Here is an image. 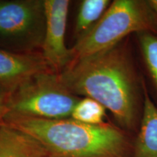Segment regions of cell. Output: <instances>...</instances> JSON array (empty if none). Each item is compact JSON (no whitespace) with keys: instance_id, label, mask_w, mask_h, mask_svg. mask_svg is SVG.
I'll use <instances>...</instances> for the list:
<instances>
[{"instance_id":"cell-1","label":"cell","mask_w":157,"mask_h":157,"mask_svg":"<svg viewBox=\"0 0 157 157\" xmlns=\"http://www.w3.org/2000/svg\"><path fill=\"white\" fill-rule=\"evenodd\" d=\"M58 75L74 95L93 98L109 110L120 128L129 133L138 130L143 80L137 75L127 38L71 63Z\"/></svg>"},{"instance_id":"cell-2","label":"cell","mask_w":157,"mask_h":157,"mask_svg":"<svg viewBox=\"0 0 157 157\" xmlns=\"http://www.w3.org/2000/svg\"><path fill=\"white\" fill-rule=\"evenodd\" d=\"M3 124L34 137L48 157H132L129 133L109 123L90 125L71 118L42 119L6 117Z\"/></svg>"},{"instance_id":"cell-3","label":"cell","mask_w":157,"mask_h":157,"mask_svg":"<svg viewBox=\"0 0 157 157\" xmlns=\"http://www.w3.org/2000/svg\"><path fill=\"white\" fill-rule=\"evenodd\" d=\"M144 31L157 34V21L148 2L114 0L91 30L71 48V63L112 48L132 33Z\"/></svg>"},{"instance_id":"cell-4","label":"cell","mask_w":157,"mask_h":157,"mask_svg":"<svg viewBox=\"0 0 157 157\" xmlns=\"http://www.w3.org/2000/svg\"><path fill=\"white\" fill-rule=\"evenodd\" d=\"M81 98L65 87L58 74L45 71L30 76L7 93L5 118L67 119Z\"/></svg>"},{"instance_id":"cell-5","label":"cell","mask_w":157,"mask_h":157,"mask_svg":"<svg viewBox=\"0 0 157 157\" xmlns=\"http://www.w3.org/2000/svg\"><path fill=\"white\" fill-rule=\"evenodd\" d=\"M46 17L44 0H0V49L18 54L41 52Z\"/></svg>"},{"instance_id":"cell-6","label":"cell","mask_w":157,"mask_h":157,"mask_svg":"<svg viewBox=\"0 0 157 157\" xmlns=\"http://www.w3.org/2000/svg\"><path fill=\"white\" fill-rule=\"evenodd\" d=\"M46 26L41 50L50 70L60 74L72 61L71 48L66 45V29L70 1L44 0Z\"/></svg>"},{"instance_id":"cell-7","label":"cell","mask_w":157,"mask_h":157,"mask_svg":"<svg viewBox=\"0 0 157 157\" xmlns=\"http://www.w3.org/2000/svg\"><path fill=\"white\" fill-rule=\"evenodd\" d=\"M49 70L41 52L18 54L0 49V87L7 93L34 74Z\"/></svg>"},{"instance_id":"cell-8","label":"cell","mask_w":157,"mask_h":157,"mask_svg":"<svg viewBox=\"0 0 157 157\" xmlns=\"http://www.w3.org/2000/svg\"><path fill=\"white\" fill-rule=\"evenodd\" d=\"M143 111L132 157H157V107L151 101L144 81Z\"/></svg>"},{"instance_id":"cell-9","label":"cell","mask_w":157,"mask_h":157,"mask_svg":"<svg viewBox=\"0 0 157 157\" xmlns=\"http://www.w3.org/2000/svg\"><path fill=\"white\" fill-rule=\"evenodd\" d=\"M0 157H48L34 137L13 127L0 126Z\"/></svg>"},{"instance_id":"cell-10","label":"cell","mask_w":157,"mask_h":157,"mask_svg":"<svg viewBox=\"0 0 157 157\" xmlns=\"http://www.w3.org/2000/svg\"><path fill=\"white\" fill-rule=\"evenodd\" d=\"M111 3L109 0H84L81 2L74 29L76 42L91 30L109 8Z\"/></svg>"},{"instance_id":"cell-11","label":"cell","mask_w":157,"mask_h":157,"mask_svg":"<svg viewBox=\"0 0 157 157\" xmlns=\"http://www.w3.org/2000/svg\"><path fill=\"white\" fill-rule=\"evenodd\" d=\"M105 110L102 104L93 98H82L74 108L71 118L87 124H102L105 123Z\"/></svg>"},{"instance_id":"cell-12","label":"cell","mask_w":157,"mask_h":157,"mask_svg":"<svg viewBox=\"0 0 157 157\" xmlns=\"http://www.w3.org/2000/svg\"><path fill=\"white\" fill-rule=\"evenodd\" d=\"M143 58L157 89V34L144 31L137 34Z\"/></svg>"},{"instance_id":"cell-13","label":"cell","mask_w":157,"mask_h":157,"mask_svg":"<svg viewBox=\"0 0 157 157\" xmlns=\"http://www.w3.org/2000/svg\"><path fill=\"white\" fill-rule=\"evenodd\" d=\"M7 93L0 87V126L3 125L4 119L6 115V102Z\"/></svg>"},{"instance_id":"cell-14","label":"cell","mask_w":157,"mask_h":157,"mask_svg":"<svg viewBox=\"0 0 157 157\" xmlns=\"http://www.w3.org/2000/svg\"><path fill=\"white\" fill-rule=\"evenodd\" d=\"M147 2H148V4L150 6L151 9L154 12L157 21V0H147Z\"/></svg>"}]
</instances>
